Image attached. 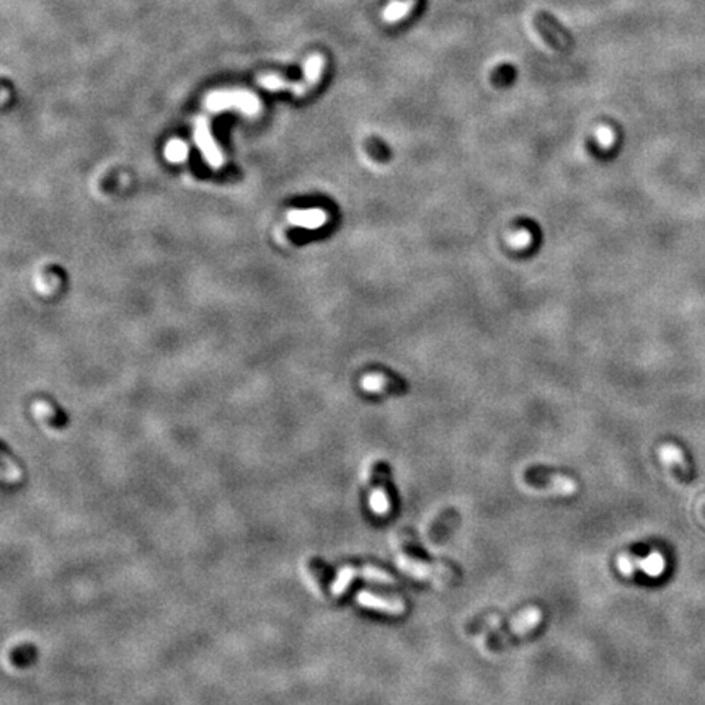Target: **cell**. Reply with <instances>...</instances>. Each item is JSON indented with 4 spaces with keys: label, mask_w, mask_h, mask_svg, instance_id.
I'll return each mask as SVG.
<instances>
[{
    "label": "cell",
    "mask_w": 705,
    "mask_h": 705,
    "mask_svg": "<svg viewBox=\"0 0 705 705\" xmlns=\"http://www.w3.org/2000/svg\"><path fill=\"white\" fill-rule=\"evenodd\" d=\"M205 106L209 111H222L235 108L242 113L253 116L260 111V101L253 94L248 91H214V94L207 95L205 100Z\"/></svg>",
    "instance_id": "1"
},
{
    "label": "cell",
    "mask_w": 705,
    "mask_h": 705,
    "mask_svg": "<svg viewBox=\"0 0 705 705\" xmlns=\"http://www.w3.org/2000/svg\"><path fill=\"white\" fill-rule=\"evenodd\" d=\"M358 577L364 578V579H371V581H376V583H380V584H394L395 583V578L392 577V574H389L387 572H384V570H380V568L371 567V565H366V567H361V568L343 567L340 572H338L335 581H333V584H332L333 596H341L343 593L348 590V586H350V583L352 581V579L358 578Z\"/></svg>",
    "instance_id": "2"
},
{
    "label": "cell",
    "mask_w": 705,
    "mask_h": 705,
    "mask_svg": "<svg viewBox=\"0 0 705 705\" xmlns=\"http://www.w3.org/2000/svg\"><path fill=\"white\" fill-rule=\"evenodd\" d=\"M617 568H619V572L622 574H625V577H632V574H634L635 572L641 570V572H645L646 574H648V577L656 578L663 573L665 558H663V555L658 554V552L650 554L648 557H644V558L634 557V555L622 554V555H619V558H617Z\"/></svg>",
    "instance_id": "3"
},
{
    "label": "cell",
    "mask_w": 705,
    "mask_h": 705,
    "mask_svg": "<svg viewBox=\"0 0 705 705\" xmlns=\"http://www.w3.org/2000/svg\"><path fill=\"white\" fill-rule=\"evenodd\" d=\"M397 567L410 577L423 579V581H444L447 578L449 570L439 563H423L420 560L410 558L407 555H397Z\"/></svg>",
    "instance_id": "4"
},
{
    "label": "cell",
    "mask_w": 705,
    "mask_h": 705,
    "mask_svg": "<svg viewBox=\"0 0 705 705\" xmlns=\"http://www.w3.org/2000/svg\"><path fill=\"white\" fill-rule=\"evenodd\" d=\"M540 621H542V611H540L539 607H528V609H524L513 622H511L508 629L495 637L493 646L500 648V646H503L506 641L513 639V637L528 634V632L535 629V627L540 624Z\"/></svg>",
    "instance_id": "5"
},
{
    "label": "cell",
    "mask_w": 705,
    "mask_h": 705,
    "mask_svg": "<svg viewBox=\"0 0 705 705\" xmlns=\"http://www.w3.org/2000/svg\"><path fill=\"white\" fill-rule=\"evenodd\" d=\"M195 141L198 144V147L201 149L202 156L207 161V163H211L212 167H221L224 158H222V154L219 151V147L216 146V141L212 139L209 133V124L205 118H200L196 121L195 126Z\"/></svg>",
    "instance_id": "6"
},
{
    "label": "cell",
    "mask_w": 705,
    "mask_h": 705,
    "mask_svg": "<svg viewBox=\"0 0 705 705\" xmlns=\"http://www.w3.org/2000/svg\"><path fill=\"white\" fill-rule=\"evenodd\" d=\"M356 601H358L359 606L368 607V609L373 611L385 612L389 616H400L405 611V604L399 598L378 596L371 591H359L358 596H356Z\"/></svg>",
    "instance_id": "7"
},
{
    "label": "cell",
    "mask_w": 705,
    "mask_h": 705,
    "mask_svg": "<svg viewBox=\"0 0 705 705\" xmlns=\"http://www.w3.org/2000/svg\"><path fill=\"white\" fill-rule=\"evenodd\" d=\"M535 484H544V489L533 490L534 493L542 495H572L578 490L577 482L565 475H544L542 480H535Z\"/></svg>",
    "instance_id": "8"
},
{
    "label": "cell",
    "mask_w": 705,
    "mask_h": 705,
    "mask_svg": "<svg viewBox=\"0 0 705 705\" xmlns=\"http://www.w3.org/2000/svg\"><path fill=\"white\" fill-rule=\"evenodd\" d=\"M361 387L368 392H383L385 389H390L392 392H403V390L408 389V385L403 383V380H392L384 378L380 374H368L364 376L363 380H361Z\"/></svg>",
    "instance_id": "9"
},
{
    "label": "cell",
    "mask_w": 705,
    "mask_h": 705,
    "mask_svg": "<svg viewBox=\"0 0 705 705\" xmlns=\"http://www.w3.org/2000/svg\"><path fill=\"white\" fill-rule=\"evenodd\" d=\"M327 214L320 209H296L288 214V221L292 225L304 227V229H317L323 225Z\"/></svg>",
    "instance_id": "10"
},
{
    "label": "cell",
    "mask_w": 705,
    "mask_h": 705,
    "mask_svg": "<svg viewBox=\"0 0 705 705\" xmlns=\"http://www.w3.org/2000/svg\"><path fill=\"white\" fill-rule=\"evenodd\" d=\"M418 6V0H397L389 3L383 13V20L385 23H399L407 18L415 7Z\"/></svg>",
    "instance_id": "11"
},
{
    "label": "cell",
    "mask_w": 705,
    "mask_h": 705,
    "mask_svg": "<svg viewBox=\"0 0 705 705\" xmlns=\"http://www.w3.org/2000/svg\"><path fill=\"white\" fill-rule=\"evenodd\" d=\"M383 482H378V485L374 487L373 491L369 495V506L373 510L374 514L378 516H387L390 511V501L387 496V491L384 490V487L380 485Z\"/></svg>",
    "instance_id": "12"
},
{
    "label": "cell",
    "mask_w": 705,
    "mask_h": 705,
    "mask_svg": "<svg viewBox=\"0 0 705 705\" xmlns=\"http://www.w3.org/2000/svg\"><path fill=\"white\" fill-rule=\"evenodd\" d=\"M660 457H661V461L666 463V466H669V467L674 466V467H678L679 470H685V462H684L683 452H681L679 447L673 446V444H665V446L660 449Z\"/></svg>",
    "instance_id": "13"
},
{
    "label": "cell",
    "mask_w": 705,
    "mask_h": 705,
    "mask_svg": "<svg viewBox=\"0 0 705 705\" xmlns=\"http://www.w3.org/2000/svg\"><path fill=\"white\" fill-rule=\"evenodd\" d=\"M165 157H167V161H170L173 163L183 162L188 157L186 144L183 141H178V139H173V141L167 144Z\"/></svg>",
    "instance_id": "14"
},
{
    "label": "cell",
    "mask_w": 705,
    "mask_h": 705,
    "mask_svg": "<svg viewBox=\"0 0 705 705\" xmlns=\"http://www.w3.org/2000/svg\"><path fill=\"white\" fill-rule=\"evenodd\" d=\"M596 138H598V144H600V147H602V149H611L616 142V133L612 131L609 126L598 128Z\"/></svg>",
    "instance_id": "15"
},
{
    "label": "cell",
    "mask_w": 705,
    "mask_h": 705,
    "mask_svg": "<svg viewBox=\"0 0 705 705\" xmlns=\"http://www.w3.org/2000/svg\"><path fill=\"white\" fill-rule=\"evenodd\" d=\"M530 240H533V237H530V234L528 230H519V232H516V234L511 235L510 244L513 245L514 248H526L530 244Z\"/></svg>",
    "instance_id": "16"
}]
</instances>
